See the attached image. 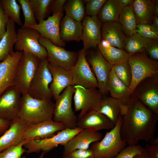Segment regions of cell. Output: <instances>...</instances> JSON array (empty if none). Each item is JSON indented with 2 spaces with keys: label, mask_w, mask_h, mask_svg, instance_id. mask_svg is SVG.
Masks as SVG:
<instances>
[{
  "label": "cell",
  "mask_w": 158,
  "mask_h": 158,
  "mask_svg": "<svg viewBox=\"0 0 158 158\" xmlns=\"http://www.w3.org/2000/svg\"><path fill=\"white\" fill-rule=\"evenodd\" d=\"M120 134L128 145L142 140L149 142L154 137L158 114L145 107L138 99L130 97L123 109Z\"/></svg>",
  "instance_id": "cell-1"
},
{
  "label": "cell",
  "mask_w": 158,
  "mask_h": 158,
  "mask_svg": "<svg viewBox=\"0 0 158 158\" xmlns=\"http://www.w3.org/2000/svg\"><path fill=\"white\" fill-rule=\"evenodd\" d=\"M54 107L51 100L37 99L26 94L21 96L19 117L28 124L52 119Z\"/></svg>",
  "instance_id": "cell-2"
},
{
  "label": "cell",
  "mask_w": 158,
  "mask_h": 158,
  "mask_svg": "<svg viewBox=\"0 0 158 158\" xmlns=\"http://www.w3.org/2000/svg\"><path fill=\"white\" fill-rule=\"evenodd\" d=\"M121 121L120 116L113 128L107 132L102 139L90 145L95 158H113L126 147V143L121 136Z\"/></svg>",
  "instance_id": "cell-3"
},
{
  "label": "cell",
  "mask_w": 158,
  "mask_h": 158,
  "mask_svg": "<svg viewBox=\"0 0 158 158\" xmlns=\"http://www.w3.org/2000/svg\"><path fill=\"white\" fill-rule=\"evenodd\" d=\"M128 62L132 72V80L129 87L132 93L141 81L158 74L157 60L150 59L145 52L129 55Z\"/></svg>",
  "instance_id": "cell-4"
},
{
  "label": "cell",
  "mask_w": 158,
  "mask_h": 158,
  "mask_svg": "<svg viewBox=\"0 0 158 158\" xmlns=\"http://www.w3.org/2000/svg\"><path fill=\"white\" fill-rule=\"evenodd\" d=\"M74 86L66 87L55 100L52 119L63 124L66 128L77 127L78 118L73 109L72 101Z\"/></svg>",
  "instance_id": "cell-5"
},
{
  "label": "cell",
  "mask_w": 158,
  "mask_h": 158,
  "mask_svg": "<svg viewBox=\"0 0 158 158\" xmlns=\"http://www.w3.org/2000/svg\"><path fill=\"white\" fill-rule=\"evenodd\" d=\"M82 130L78 127L66 128L50 137L29 140L23 146L27 154L41 151L46 153L59 145L64 146Z\"/></svg>",
  "instance_id": "cell-6"
},
{
  "label": "cell",
  "mask_w": 158,
  "mask_h": 158,
  "mask_svg": "<svg viewBox=\"0 0 158 158\" xmlns=\"http://www.w3.org/2000/svg\"><path fill=\"white\" fill-rule=\"evenodd\" d=\"M41 60L26 52L23 54L17 69L15 85L22 95L28 94L31 81L39 67Z\"/></svg>",
  "instance_id": "cell-7"
},
{
  "label": "cell",
  "mask_w": 158,
  "mask_h": 158,
  "mask_svg": "<svg viewBox=\"0 0 158 158\" xmlns=\"http://www.w3.org/2000/svg\"><path fill=\"white\" fill-rule=\"evenodd\" d=\"M47 59L41 60L38 68L33 78L28 94L33 98L45 100L53 97L50 86L52 77Z\"/></svg>",
  "instance_id": "cell-8"
},
{
  "label": "cell",
  "mask_w": 158,
  "mask_h": 158,
  "mask_svg": "<svg viewBox=\"0 0 158 158\" xmlns=\"http://www.w3.org/2000/svg\"><path fill=\"white\" fill-rule=\"evenodd\" d=\"M74 87L75 111H80L78 119L88 112L99 110L104 95L98 88H85L79 85Z\"/></svg>",
  "instance_id": "cell-9"
},
{
  "label": "cell",
  "mask_w": 158,
  "mask_h": 158,
  "mask_svg": "<svg viewBox=\"0 0 158 158\" xmlns=\"http://www.w3.org/2000/svg\"><path fill=\"white\" fill-rule=\"evenodd\" d=\"M40 36V33L32 28H19L17 31V41L14 46L15 50L31 54L40 60L47 59V51L39 42Z\"/></svg>",
  "instance_id": "cell-10"
},
{
  "label": "cell",
  "mask_w": 158,
  "mask_h": 158,
  "mask_svg": "<svg viewBox=\"0 0 158 158\" xmlns=\"http://www.w3.org/2000/svg\"><path fill=\"white\" fill-rule=\"evenodd\" d=\"M39 42L47 51V59L48 63L68 70H71L76 63L78 52L67 51L54 44L49 39L41 36Z\"/></svg>",
  "instance_id": "cell-11"
},
{
  "label": "cell",
  "mask_w": 158,
  "mask_h": 158,
  "mask_svg": "<svg viewBox=\"0 0 158 158\" xmlns=\"http://www.w3.org/2000/svg\"><path fill=\"white\" fill-rule=\"evenodd\" d=\"M130 97L138 99L149 109L158 114V74L141 81Z\"/></svg>",
  "instance_id": "cell-12"
},
{
  "label": "cell",
  "mask_w": 158,
  "mask_h": 158,
  "mask_svg": "<svg viewBox=\"0 0 158 158\" xmlns=\"http://www.w3.org/2000/svg\"><path fill=\"white\" fill-rule=\"evenodd\" d=\"M78 53L77 61L71 70L73 85L98 88L97 79L86 58V51L82 49Z\"/></svg>",
  "instance_id": "cell-13"
},
{
  "label": "cell",
  "mask_w": 158,
  "mask_h": 158,
  "mask_svg": "<svg viewBox=\"0 0 158 158\" xmlns=\"http://www.w3.org/2000/svg\"><path fill=\"white\" fill-rule=\"evenodd\" d=\"M21 96L15 85L0 95V118L11 121L19 118Z\"/></svg>",
  "instance_id": "cell-14"
},
{
  "label": "cell",
  "mask_w": 158,
  "mask_h": 158,
  "mask_svg": "<svg viewBox=\"0 0 158 158\" xmlns=\"http://www.w3.org/2000/svg\"><path fill=\"white\" fill-rule=\"evenodd\" d=\"M86 56L97 79L99 90L103 95H108L109 92L107 88V81L113 65L104 59L99 50L86 54Z\"/></svg>",
  "instance_id": "cell-15"
},
{
  "label": "cell",
  "mask_w": 158,
  "mask_h": 158,
  "mask_svg": "<svg viewBox=\"0 0 158 158\" xmlns=\"http://www.w3.org/2000/svg\"><path fill=\"white\" fill-rule=\"evenodd\" d=\"M63 15V12H59L38 24L25 27L35 29L41 37L49 39L56 45L64 47L65 42L61 40L59 34L60 23Z\"/></svg>",
  "instance_id": "cell-16"
},
{
  "label": "cell",
  "mask_w": 158,
  "mask_h": 158,
  "mask_svg": "<svg viewBox=\"0 0 158 158\" xmlns=\"http://www.w3.org/2000/svg\"><path fill=\"white\" fill-rule=\"evenodd\" d=\"M23 54V52L13 51L0 62V95L15 85L16 72Z\"/></svg>",
  "instance_id": "cell-17"
},
{
  "label": "cell",
  "mask_w": 158,
  "mask_h": 158,
  "mask_svg": "<svg viewBox=\"0 0 158 158\" xmlns=\"http://www.w3.org/2000/svg\"><path fill=\"white\" fill-rule=\"evenodd\" d=\"M66 128L63 124L52 119L28 124L23 134V139L30 140L50 137Z\"/></svg>",
  "instance_id": "cell-18"
},
{
  "label": "cell",
  "mask_w": 158,
  "mask_h": 158,
  "mask_svg": "<svg viewBox=\"0 0 158 158\" xmlns=\"http://www.w3.org/2000/svg\"><path fill=\"white\" fill-rule=\"evenodd\" d=\"M83 49L85 51L98 45L102 38V22L97 16L85 17L82 21Z\"/></svg>",
  "instance_id": "cell-19"
},
{
  "label": "cell",
  "mask_w": 158,
  "mask_h": 158,
  "mask_svg": "<svg viewBox=\"0 0 158 158\" xmlns=\"http://www.w3.org/2000/svg\"><path fill=\"white\" fill-rule=\"evenodd\" d=\"M115 125L105 115L98 111L88 112L78 119L77 127L94 132L101 130H111Z\"/></svg>",
  "instance_id": "cell-20"
},
{
  "label": "cell",
  "mask_w": 158,
  "mask_h": 158,
  "mask_svg": "<svg viewBox=\"0 0 158 158\" xmlns=\"http://www.w3.org/2000/svg\"><path fill=\"white\" fill-rule=\"evenodd\" d=\"M102 137V134L99 132L82 129L63 146V156L75 150L88 149L92 143L100 140Z\"/></svg>",
  "instance_id": "cell-21"
},
{
  "label": "cell",
  "mask_w": 158,
  "mask_h": 158,
  "mask_svg": "<svg viewBox=\"0 0 158 158\" xmlns=\"http://www.w3.org/2000/svg\"><path fill=\"white\" fill-rule=\"evenodd\" d=\"M48 66L52 77L50 87L55 100L66 87L73 85L72 74L71 70H66L49 63Z\"/></svg>",
  "instance_id": "cell-22"
},
{
  "label": "cell",
  "mask_w": 158,
  "mask_h": 158,
  "mask_svg": "<svg viewBox=\"0 0 158 158\" xmlns=\"http://www.w3.org/2000/svg\"><path fill=\"white\" fill-rule=\"evenodd\" d=\"M11 122L9 128L0 137V152L18 145L24 140L23 134L28 124L19 118Z\"/></svg>",
  "instance_id": "cell-23"
},
{
  "label": "cell",
  "mask_w": 158,
  "mask_h": 158,
  "mask_svg": "<svg viewBox=\"0 0 158 158\" xmlns=\"http://www.w3.org/2000/svg\"><path fill=\"white\" fill-rule=\"evenodd\" d=\"M101 35L102 39L110 45L119 49L124 48L127 37L118 21L103 23Z\"/></svg>",
  "instance_id": "cell-24"
},
{
  "label": "cell",
  "mask_w": 158,
  "mask_h": 158,
  "mask_svg": "<svg viewBox=\"0 0 158 158\" xmlns=\"http://www.w3.org/2000/svg\"><path fill=\"white\" fill-rule=\"evenodd\" d=\"M83 29L82 22L77 21L65 15L60 23V38L65 42L71 41L79 42L82 40Z\"/></svg>",
  "instance_id": "cell-25"
},
{
  "label": "cell",
  "mask_w": 158,
  "mask_h": 158,
  "mask_svg": "<svg viewBox=\"0 0 158 158\" xmlns=\"http://www.w3.org/2000/svg\"><path fill=\"white\" fill-rule=\"evenodd\" d=\"M155 0H134L132 5L138 24H151L155 16Z\"/></svg>",
  "instance_id": "cell-26"
},
{
  "label": "cell",
  "mask_w": 158,
  "mask_h": 158,
  "mask_svg": "<svg viewBox=\"0 0 158 158\" xmlns=\"http://www.w3.org/2000/svg\"><path fill=\"white\" fill-rule=\"evenodd\" d=\"M127 101L104 95L98 111L106 116L115 125L120 116L122 107Z\"/></svg>",
  "instance_id": "cell-27"
},
{
  "label": "cell",
  "mask_w": 158,
  "mask_h": 158,
  "mask_svg": "<svg viewBox=\"0 0 158 158\" xmlns=\"http://www.w3.org/2000/svg\"><path fill=\"white\" fill-rule=\"evenodd\" d=\"M98 46V50L103 58L111 64L128 62L129 55L123 49L110 45L102 39Z\"/></svg>",
  "instance_id": "cell-28"
},
{
  "label": "cell",
  "mask_w": 158,
  "mask_h": 158,
  "mask_svg": "<svg viewBox=\"0 0 158 158\" xmlns=\"http://www.w3.org/2000/svg\"><path fill=\"white\" fill-rule=\"evenodd\" d=\"M107 86L111 97L125 101L130 99L132 92L129 87L118 78L112 68L108 75Z\"/></svg>",
  "instance_id": "cell-29"
},
{
  "label": "cell",
  "mask_w": 158,
  "mask_h": 158,
  "mask_svg": "<svg viewBox=\"0 0 158 158\" xmlns=\"http://www.w3.org/2000/svg\"><path fill=\"white\" fill-rule=\"evenodd\" d=\"M17 38L15 23L9 19L6 32L0 40V62L13 51Z\"/></svg>",
  "instance_id": "cell-30"
},
{
  "label": "cell",
  "mask_w": 158,
  "mask_h": 158,
  "mask_svg": "<svg viewBox=\"0 0 158 158\" xmlns=\"http://www.w3.org/2000/svg\"><path fill=\"white\" fill-rule=\"evenodd\" d=\"M123 8L120 0H107L101 8L97 17L103 23L117 21Z\"/></svg>",
  "instance_id": "cell-31"
},
{
  "label": "cell",
  "mask_w": 158,
  "mask_h": 158,
  "mask_svg": "<svg viewBox=\"0 0 158 158\" xmlns=\"http://www.w3.org/2000/svg\"><path fill=\"white\" fill-rule=\"evenodd\" d=\"M118 21L122 26L124 33L127 37L133 35L135 32L138 23L132 5L123 8Z\"/></svg>",
  "instance_id": "cell-32"
},
{
  "label": "cell",
  "mask_w": 158,
  "mask_h": 158,
  "mask_svg": "<svg viewBox=\"0 0 158 158\" xmlns=\"http://www.w3.org/2000/svg\"><path fill=\"white\" fill-rule=\"evenodd\" d=\"M144 37L136 32L127 37L124 48L129 56L139 52H145L150 45L154 41Z\"/></svg>",
  "instance_id": "cell-33"
},
{
  "label": "cell",
  "mask_w": 158,
  "mask_h": 158,
  "mask_svg": "<svg viewBox=\"0 0 158 158\" xmlns=\"http://www.w3.org/2000/svg\"><path fill=\"white\" fill-rule=\"evenodd\" d=\"M66 15L77 21L81 22L85 14L83 1L66 0L63 6Z\"/></svg>",
  "instance_id": "cell-34"
},
{
  "label": "cell",
  "mask_w": 158,
  "mask_h": 158,
  "mask_svg": "<svg viewBox=\"0 0 158 158\" xmlns=\"http://www.w3.org/2000/svg\"><path fill=\"white\" fill-rule=\"evenodd\" d=\"M54 0H30L35 18L39 23L44 20L51 12Z\"/></svg>",
  "instance_id": "cell-35"
},
{
  "label": "cell",
  "mask_w": 158,
  "mask_h": 158,
  "mask_svg": "<svg viewBox=\"0 0 158 158\" xmlns=\"http://www.w3.org/2000/svg\"><path fill=\"white\" fill-rule=\"evenodd\" d=\"M4 11L10 19L18 25L22 26L20 19L21 7L16 0H1Z\"/></svg>",
  "instance_id": "cell-36"
},
{
  "label": "cell",
  "mask_w": 158,
  "mask_h": 158,
  "mask_svg": "<svg viewBox=\"0 0 158 158\" xmlns=\"http://www.w3.org/2000/svg\"><path fill=\"white\" fill-rule=\"evenodd\" d=\"M112 68L118 77L124 84L129 87L132 80V72L128 62L118 63L113 65Z\"/></svg>",
  "instance_id": "cell-37"
},
{
  "label": "cell",
  "mask_w": 158,
  "mask_h": 158,
  "mask_svg": "<svg viewBox=\"0 0 158 158\" xmlns=\"http://www.w3.org/2000/svg\"><path fill=\"white\" fill-rule=\"evenodd\" d=\"M21 7L24 16V22L22 27L25 28L29 25L37 24L36 20L30 2V0H18Z\"/></svg>",
  "instance_id": "cell-38"
},
{
  "label": "cell",
  "mask_w": 158,
  "mask_h": 158,
  "mask_svg": "<svg viewBox=\"0 0 158 158\" xmlns=\"http://www.w3.org/2000/svg\"><path fill=\"white\" fill-rule=\"evenodd\" d=\"M28 140H23L18 145L9 147L0 152V158H21L26 152L23 145Z\"/></svg>",
  "instance_id": "cell-39"
},
{
  "label": "cell",
  "mask_w": 158,
  "mask_h": 158,
  "mask_svg": "<svg viewBox=\"0 0 158 158\" xmlns=\"http://www.w3.org/2000/svg\"><path fill=\"white\" fill-rule=\"evenodd\" d=\"M107 0H86L83 1L86 4L85 13L89 16H97Z\"/></svg>",
  "instance_id": "cell-40"
},
{
  "label": "cell",
  "mask_w": 158,
  "mask_h": 158,
  "mask_svg": "<svg viewBox=\"0 0 158 158\" xmlns=\"http://www.w3.org/2000/svg\"><path fill=\"white\" fill-rule=\"evenodd\" d=\"M145 148L139 144L126 147L113 158H134L141 153Z\"/></svg>",
  "instance_id": "cell-41"
},
{
  "label": "cell",
  "mask_w": 158,
  "mask_h": 158,
  "mask_svg": "<svg viewBox=\"0 0 158 158\" xmlns=\"http://www.w3.org/2000/svg\"><path fill=\"white\" fill-rule=\"evenodd\" d=\"M62 157L63 158H95L93 151L90 148L75 150Z\"/></svg>",
  "instance_id": "cell-42"
},
{
  "label": "cell",
  "mask_w": 158,
  "mask_h": 158,
  "mask_svg": "<svg viewBox=\"0 0 158 158\" xmlns=\"http://www.w3.org/2000/svg\"><path fill=\"white\" fill-rule=\"evenodd\" d=\"M9 18L5 13L0 0V40L6 32Z\"/></svg>",
  "instance_id": "cell-43"
},
{
  "label": "cell",
  "mask_w": 158,
  "mask_h": 158,
  "mask_svg": "<svg viewBox=\"0 0 158 158\" xmlns=\"http://www.w3.org/2000/svg\"><path fill=\"white\" fill-rule=\"evenodd\" d=\"M145 52L148 53L149 56V57L150 59L157 60L158 59V40H154L147 48Z\"/></svg>",
  "instance_id": "cell-44"
},
{
  "label": "cell",
  "mask_w": 158,
  "mask_h": 158,
  "mask_svg": "<svg viewBox=\"0 0 158 158\" xmlns=\"http://www.w3.org/2000/svg\"><path fill=\"white\" fill-rule=\"evenodd\" d=\"M66 0H54L51 7L52 15L59 12H63V6Z\"/></svg>",
  "instance_id": "cell-45"
},
{
  "label": "cell",
  "mask_w": 158,
  "mask_h": 158,
  "mask_svg": "<svg viewBox=\"0 0 158 158\" xmlns=\"http://www.w3.org/2000/svg\"><path fill=\"white\" fill-rule=\"evenodd\" d=\"M145 148L149 158H158V145L147 144Z\"/></svg>",
  "instance_id": "cell-46"
},
{
  "label": "cell",
  "mask_w": 158,
  "mask_h": 158,
  "mask_svg": "<svg viewBox=\"0 0 158 158\" xmlns=\"http://www.w3.org/2000/svg\"><path fill=\"white\" fill-rule=\"evenodd\" d=\"M135 32L146 38L158 40V32L155 31H141L136 30Z\"/></svg>",
  "instance_id": "cell-47"
},
{
  "label": "cell",
  "mask_w": 158,
  "mask_h": 158,
  "mask_svg": "<svg viewBox=\"0 0 158 158\" xmlns=\"http://www.w3.org/2000/svg\"><path fill=\"white\" fill-rule=\"evenodd\" d=\"M11 122L0 118V137L9 127Z\"/></svg>",
  "instance_id": "cell-48"
},
{
  "label": "cell",
  "mask_w": 158,
  "mask_h": 158,
  "mask_svg": "<svg viewBox=\"0 0 158 158\" xmlns=\"http://www.w3.org/2000/svg\"><path fill=\"white\" fill-rule=\"evenodd\" d=\"M136 30L141 31H155L150 25L147 24H138L136 26Z\"/></svg>",
  "instance_id": "cell-49"
},
{
  "label": "cell",
  "mask_w": 158,
  "mask_h": 158,
  "mask_svg": "<svg viewBox=\"0 0 158 158\" xmlns=\"http://www.w3.org/2000/svg\"><path fill=\"white\" fill-rule=\"evenodd\" d=\"M150 25L156 32H158V17L155 16L153 21Z\"/></svg>",
  "instance_id": "cell-50"
},
{
  "label": "cell",
  "mask_w": 158,
  "mask_h": 158,
  "mask_svg": "<svg viewBox=\"0 0 158 158\" xmlns=\"http://www.w3.org/2000/svg\"><path fill=\"white\" fill-rule=\"evenodd\" d=\"M123 7L131 6L133 4L134 0H120Z\"/></svg>",
  "instance_id": "cell-51"
},
{
  "label": "cell",
  "mask_w": 158,
  "mask_h": 158,
  "mask_svg": "<svg viewBox=\"0 0 158 158\" xmlns=\"http://www.w3.org/2000/svg\"><path fill=\"white\" fill-rule=\"evenodd\" d=\"M134 158H149L147 152L145 148L144 151L141 153L136 155Z\"/></svg>",
  "instance_id": "cell-52"
},
{
  "label": "cell",
  "mask_w": 158,
  "mask_h": 158,
  "mask_svg": "<svg viewBox=\"0 0 158 158\" xmlns=\"http://www.w3.org/2000/svg\"><path fill=\"white\" fill-rule=\"evenodd\" d=\"M150 144L152 145H158V138L157 137H154L150 141Z\"/></svg>",
  "instance_id": "cell-53"
},
{
  "label": "cell",
  "mask_w": 158,
  "mask_h": 158,
  "mask_svg": "<svg viewBox=\"0 0 158 158\" xmlns=\"http://www.w3.org/2000/svg\"><path fill=\"white\" fill-rule=\"evenodd\" d=\"M154 12L155 16L158 17V1L155 0V3L154 6Z\"/></svg>",
  "instance_id": "cell-54"
},
{
  "label": "cell",
  "mask_w": 158,
  "mask_h": 158,
  "mask_svg": "<svg viewBox=\"0 0 158 158\" xmlns=\"http://www.w3.org/2000/svg\"><path fill=\"white\" fill-rule=\"evenodd\" d=\"M46 154L45 152H42L41 154L37 158H44V156Z\"/></svg>",
  "instance_id": "cell-55"
}]
</instances>
